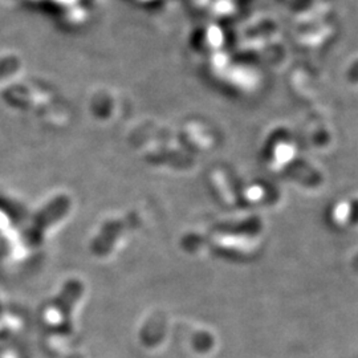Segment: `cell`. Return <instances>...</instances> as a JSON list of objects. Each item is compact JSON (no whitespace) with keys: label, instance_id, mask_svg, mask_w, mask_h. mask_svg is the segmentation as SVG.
Wrapping results in <instances>:
<instances>
[{"label":"cell","instance_id":"cell-1","mask_svg":"<svg viewBox=\"0 0 358 358\" xmlns=\"http://www.w3.org/2000/svg\"><path fill=\"white\" fill-rule=\"evenodd\" d=\"M69 207H71V201L66 195H59L48 205L44 206V208L34 219L31 232H29L31 241L34 242L41 241L44 231L53 226L55 223H57L59 220H62L69 211Z\"/></svg>","mask_w":358,"mask_h":358},{"label":"cell","instance_id":"cell-2","mask_svg":"<svg viewBox=\"0 0 358 358\" xmlns=\"http://www.w3.org/2000/svg\"><path fill=\"white\" fill-rule=\"evenodd\" d=\"M83 294V285L78 280H69L64 285L60 296L55 301V307L60 312L63 317H68L71 315L72 308L75 307L77 300Z\"/></svg>","mask_w":358,"mask_h":358},{"label":"cell","instance_id":"cell-3","mask_svg":"<svg viewBox=\"0 0 358 358\" xmlns=\"http://www.w3.org/2000/svg\"><path fill=\"white\" fill-rule=\"evenodd\" d=\"M124 229V224L118 223V222H113L106 224L103 229V232L99 235V238L96 239V242L92 245L93 251L97 255H103L106 254L110 247L113 245L115 242V238L120 235V232Z\"/></svg>","mask_w":358,"mask_h":358}]
</instances>
